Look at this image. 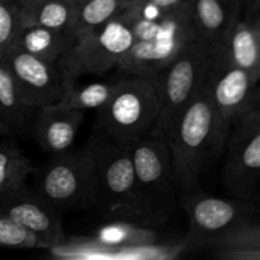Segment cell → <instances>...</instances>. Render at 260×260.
I'll list each match as a JSON object with an SVG mask.
<instances>
[{
    "label": "cell",
    "instance_id": "cell-1",
    "mask_svg": "<svg viewBox=\"0 0 260 260\" xmlns=\"http://www.w3.org/2000/svg\"><path fill=\"white\" fill-rule=\"evenodd\" d=\"M229 131L230 126L216 111L203 81L165 140L180 194L197 189L205 168L222 154Z\"/></svg>",
    "mask_w": 260,
    "mask_h": 260
},
{
    "label": "cell",
    "instance_id": "cell-2",
    "mask_svg": "<svg viewBox=\"0 0 260 260\" xmlns=\"http://www.w3.org/2000/svg\"><path fill=\"white\" fill-rule=\"evenodd\" d=\"M123 15L131 24L134 43L118 66L127 75L154 78L185 46L198 40L190 15V2L152 20Z\"/></svg>",
    "mask_w": 260,
    "mask_h": 260
},
{
    "label": "cell",
    "instance_id": "cell-3",
    "mask_svg": "<svg viewBox=\"0 0 260 260\" xmlns=\"http://www.w3.org/2000/svg\"><path fill=\"white\" fill-rule=\"evenodd\" d=\"M128 149L136 175V226L161 225L175 212L180 198L169 146L164 139L146 136Z\"/></svg>",
    "mask_w": 260,
    "mask_h": 260
},
{
    "label": "cell",
    "instance_id": "cell-4",
    "mask_svg": "<svg viewBox=\"0 0 260 260\" xmlns=\"http://www.w3.org/2000/svg\"><path fill=\"white\" fill-rule=\"evenodd\" d=\"M159 112L154 78L128 75L117 81L111 98L96 111L99 131L124 147L149 136Z\"/></svg>",
    "mask_w": 260,
    "mask_h": 260
},
{
    "label": "cell",
    "instance_id": "cell-5",
    "mask_svg": "<svg viewBox=\"0 0 260 260\" xmlns=\"http://www.w3.org/2000/svg\"><path fill=\"white\" fill-rule=\"evenodd\" d=\"M88 146L95 161L98 179L95 208L104 217L136 225V175L129 149L98 128H94Z\"/></svg>",
    "mask_w": 260,
    "mask_h": 260
},
{
    "label": "cell",
    "instance_id": "cell-6",
    "mask_svg": "<svg viewBox=\"0 0 260 260\" xmlns=\"http://www.w3.org/2000/svg\"><path fill=\"white\" fill-rule=\"evenodd\" d=\"M210 55L211 43L198 38L154 76L159 90V112L149 136L167 140L175 122L202 86Z\"/></svg>",
    "mask_w": 260,
    "mask_h": 260
},
{
    "label": "cell",
    "instance_id": "cell-7",
    "mask_svg": "<svg viewBox=\"0 0 260 260\" xmlns=\"http://www.w3.org/2000/svg\"><path fill=\"white\" fill-rule=\"evenodd\" d=\"M36 192L60 213L95 207L98 179L95 161L88 145L52 155L38 173Z\"/></svg>",
    "mask_w": 260,
    "mask_h": 260
},
{
    "label": "cell",
    "instance_id": "cell-8",
    "mask_svg": "<svg viewBox=\"0 0 260 260\" xmlns=\"http://www.w3.org/2000/svg\"><path fill=\"white\" fill-rule=\"evenodd\" d=\"M134 43L131 24L123 13L106 24L74 40L57 68L63 81L78 80L84 75H103L119 63Z\"/></svg>",
    "mask_w": 260,
    "mask_h": 260
},
{
    "label": "cell",
    "instance_id": "cell-9",
    "mask_svg": "<svg viewBox=\"0 0 260 260\" xmlns=\"http://www.w3.org/2000/svg\"><path fill=\"white\" fill-rule=\"evenodd\" d=\"M223 150V187L233 198L249 202L259 182L260 107L231 124Z\"/></svg>",
    "mask_w": 260,
    "mask_h": 260
},
{
    "label": "cell",
    "instance_id": "cell-10",
    "mask_svg": "<svg viewBox=\"0 0 260 260\" xmlns=\"http://www.w3.org/2000/svg\"><path fill=\"white\" fill-rule=\"evenodd\" d=\"M179 205L189 220V231L184 239L187 249L210 246L223 233L251 218L248 201L223 200L197 189L180 194Z\"/></svg>",
    "mask_w": 260,
    "mask_h": 260
},
{
    "label": "cell",
    "instance_id": "cell-11",
    "mask_svg": "<svg viewBox=\"0 0 260 260\" xmlns=\"http://www.w3.org/2000/svg\"><path fill=\"white\" fill-rule=\"evenodd\" d=\"M205 81L216 111L229 126L260 107L259 81L231 63L212 45Z\"/></svg>",
    "mask_w": 260,
    "mask_h": 260
},
{
    "label": "cell",
    "instance_id": "cell-12",
    "mask_svg": "<svg viewBox=\"0 0 260 260\" xmlns=\"http://www.w3.org/2000/svg\"><path fill=\"white\" fill-rule=\"evenodd\" d=\"M0 60L14 76L23 102L29 108L36 111L61 101L65 81L57 65L46 62L15 45H10Z\"/></svg>",
    "mask_w": 260,
    "mask_h": 260
},
{
    "label": "cell",
    "instance_id": "cell-13",
    "mask_svg": "<svg viewBox=\"0 0 260 260\" xmlns=\"http://www.w3.org/2000/svg\"><path fill=\"white\" fill-rule=\"evenodd\" d=\"M0 211L37 236L48 249L65 241L60 212L27 185L0 196Z\"/></svg>",
    "mask_w": 260,
    "mask_h": 260
},
{
    "label": "cell",
    "instance_id": "cell-14",
    "mask_svg": "<svg viewBox=\"0 0 260 260\" xmlns=\"http://www.w3.org/2000/svg\"><path fill=\"white\" fill-rule=\"evenodd\" d=\"M213 47L231 63L260 80V7L246 8Z\"/></svg>",
    "mask_w": 260,
    "mask_h": 260
},
{
    "label": "cell",
    "instance_id": "cell-15",
    "mask_svg": "<svg viewBox=\"0 0 260 260\" xmlns=\"http://www.w3.org/2000/svg\"><path fill=\"white\" fill-rule=\"evenodd\" d=\"M35 113L33 135L43 151L56 155L73 147L84 121L83 111L56 103L37 108Z\"/></svg>",
    "mask_w": 260,
    "mask_h": 260
},
{
    "label": "cell",
    "instance_id": "cell-16",
    "mask_svg": "<svg viewBox=\"0 0 260 260\" xmlns=\"http://www.w3.org/2000/svg\"><path fill=\"white\" fill-rule=\"evenodd\" d=\"M190 15L200 38L216 43L243 15V0H189Z\"/></svg>",
    "mask_w": 260,
    "mask_h": 260
},
{
    "label": "cell",
    "instance_id": "cell-17",
    "mask_svg": "<svg viewBox=\"0 0 260 260\" xmlns=\"http://www.w3.org/2000/svg\"><path fill=\"white\" fill-rule=\"evenodd\" d=\"M74 37L69 30H58L35 24L19 25L12 45L20 50L57 65L58 60L68 51Z\"/></svg>",
    "mask_w": 260,
    "mask_h": 260
},
{
    "label": "cell",
    "instance_id": "cell-18",
    "mask_svg": "<svg viewBox=\"0 0 260 260\" xmlns=\"http://www.w3.org/2000/svg\"><path fill=\"white\" fill-rule=\"evenodd\" d=\"M223 260H260V225L254 218L241 221L210 245Z\"/></svg>",
    "mask_w": 260,
    "mask_h": 260
},
{
    "label": "cell",
    "instance_id": "cell-19",
    "mask_svg": "<svg viewBox=\"0 0 260 260\" xmlns=\"http://www.w3.org/2000/svg\"><path fill=\"white\" fill-rule=\"evenodd\" d=\"M75 12L76 4L69 0H27L19 7V25L35 24L70 32Z\"/></svg>",
    "mask_w": 260,
    "mask_h": 260
},
{
    "label": "cell",
    "instance_id": "cell-20",
    "mask_svg": "<svg viewBox=\"0 0 260 260\" xmlns=\"http://www.w3.org/2000/svg\"><path fill=\"white\" fill-rule=\"evenodd\" d=\"M35 109L23 102L14 76L0 60V122L13 134L23 132L30 122Z\"/></svg>",
    "mask_w": 260,
    "mask_h": 260
},
{
    "label": "cell",
    "instance_id": "cell-21",
    "mask_svg": "<svg viewBox=\"0 0 260 260\" xmlns=\"http://www.w3.org/2000/svg\"><path fill=\"white\" fill-rule=\"evenodd\" d=\"M132 0H85L78 4L70 27L74 40L118 17L128 8Z\"/></svg>",
    "mask_w": 260,
    "mask_h": 260
},
{
    "label": "cell",
    "instance_id": "cell-22",
    "mask_svg": "<svg viewBox=\"0 0 260 260\" xmlns=\"http://www.w3.org/2000/svg\"><path fill=\"white\" fill-rule=\"evenodd\" d=\"M36 172L33 162L18 146L0 141V196L24 187L28 177Z\"/></svg>",
    "mask_w": 260,
    "mask_h": 260
},
{
    "label": "cell",
    "instance_id": "cell-23",
    "mask_svg": "<svg viewBox=\"0 0 260 260\" xmlns=\"http://www.w3.org/2000/svg\"><path fill=\"white\" fill-rule=\"evenodd\" d=\"M114 88H116V83L95 81V83L81 85V84H78V80L65 81L62 98L58 103L83 112L86 109L98 111L111 98Z\"/></svg>",
    "mask_w": 260,
    "mask_h": 260
},
{
    "label": "cell",
    "instance_id": "cell-24",
    "mask_svg": "<svg viewBox=\"0 0 260 260\" xmlns=\"http://www.w3.org/2000/svg\"><path fill=\"white\" fill-rule=\"evenodd\" d=\"M0 246L15 249H48L30 231L0 211Z\"/></svg>",
    "mask_w": 260,
    "mask_h": 260
},
{
    "label": "cell",
    "instance_id": "cell-25",
    "mask_svg": "<svg viewBox=\"0 0 260 260\" xmlns=\"http://www.w3.org/2000/svg\"><path fill=\"white\" fill-rule=\"evenodd\" d=\"M19 7L14 0H0V58L10 47L19 28Z\"/></svg>",
    "mask_w": 260,
    "mask_h": 260
},
{
    "label": "cell",
    "instance_id": "cell-26",
    "mask_svg": "<svg viewBox=\"0 0 260 260\" xmlns=\"http://www.w3.org/2000/svg\"><path fill=\"white\" fill-rule=\"evenodd\" d=\"M146 2L154 4L155 7L161 9L162 12H170V10L175 9V8L184 4V3L188 2V0H146Z\"/></svg>",
    "mask_w": 260,
    "mask_h": 260
},
{
    "label": "cell",
    "instance_id": "cell-27",
    "mask_svg": "<svg viewBox=\"0 0 260 260\" xmlns=\"http://www.w3.org/2000/svg\"><path fill=\"white\" fill-rule=\"evenodd\" d=\"M12 135H13V132L10 131V129L8 128L4 123H2V122H0V137H9V136H12Z\"/></svg>",
    "mask_w": 260,
    "mask_h": 260
},
{
    "label": "cell",
    "instance_id": "cell-28",
    "mask_svg": "<svg viewBox=\"0 0 260 260\" xmlns=\"http://www.w3.org/2000/svg\"><path fill=\"white\" fill-rule=\"evenodd\" d=\"M254 4H260V0H243L244 8L250 7V5H254Z\"/></svg>",
    "mask_w": 260,
    "mask_h": 260
},
{
    "label": "cell",
    "instance_id": "cell-29",
    "mask_svg": "<svg viewBox=\"0 0 260 260\" xmlns=\"http://www.w3.org/2000/svg\"><path fill=\"white\" fill-rule=\"evenodd\" d=\"M69 2H71V3H74V4H80V3H83V2H85V0H69Z\"/></svg>",
    "mask_w": 260,
    "mask_h": 260
},
{
    "label": "cell",
    "instance_id": "cell-30",
    "mask_svg": "<svg viewBox=\"0 0 260 260\" xmlns=\"http://www.w3.org/2000/svg\"><path fill=\"white\" fill-rule=\"evenodd\" d=\"M14 2H17L19 5H22L23 3H25V2H27V0H14Z\"/></svg>",
    "mask_w": 260,
    "mask_h": 260
}]
</instances>
